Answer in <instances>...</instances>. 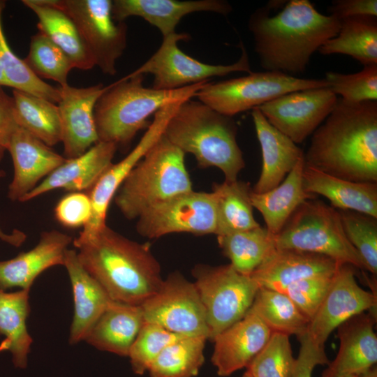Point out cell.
Returning a JSON list of instances; mask_svg holds the SVG:
<instances>
[{
  "label": "cell",
  "mask_w": 377,
  "mask_h": 377,
  "mask_svg": "<svg viewBox=\"0 0 377 377\" xmlns=\"http://www.w3.org/2000/svg\"><path fill=\"white\" fill-rule=\"evenodd\" d=\"M304 165L349 181L377 183V101L338 98L313 133Z\"/></svg>",
  "instance_id": "cell-1"
},
{
  "label": "cell",
  "mask_w": 377,
  "mask_h": 377,
  "mask_svg": "<svg viewBox=\"0 0 377 377\" xmlns=\"http://www.w3.org/2000/svg\"><path fill=\"white\" fill-rule=\"evenodd\" d=\"M269 9L258 8L248 24L260 66L267 71L304 73L313 54L340 28V20L319 13L309 0L289 1L274 16Z\"/></svg>",
  "instance_id": "cell-2"
},
{
  "label": "cell",
  "mask_w": 377,
  "mask_h": 377,
  "mask_svg": "<svg viewBox=\"0 0 377 377\" xmlns=\"http://www.w3.org/2000/svg\"><path fill=\"white\" fill-rule=\"evenodd\" d=\"M73 244L82 266L113 301L140 306L163 281L148 244L129 239L107 225Z\"/></svg>",
  "instance_id": "cell-3"
},
{
  "label": "cell",
  "mask_w": 377,
  "mask_h": 377,
  "mask_svg": "<svg viewBox=\"0 0 377 377\" xmlns=\"http://www.w3.org/2000/svg\"><path fill=\"white\" fill-rule=\"evenodd\" d=\"M237 133L232 117L188 99L179 104L163 135L184 154L193 155L200 167L217 168L226 181L233 182L245 166Z\"/></svg>",
  "instance_id": "cell-4"
},
{
  "label": "cell",
  "mask_w": 377,
  "mask_h": 377,
  "mask_svg": "<svg viewBox=\"0 0 377 377\" xmlns=\"http://www.w3.org/2000/svg\"><path fill=\"white\" fill-rule=\"evenodd\" d=\"M144 75L126 77L107 86L94 108L98 141L126 146L149 117L165 105L195 97L209 81L175 90H158L143 85Z\"/></svg>",
  "instance_id": "cell-5"
},
{
  "label": "cell",
  "mask_w": 377,
  "mask_h": 377,
  "mask_svg": "<svg viewBox=\"0 0 377 377\" xmlns=\"http://www.w3.org/2000/svg\"><path fill=\"white\" fill-rule=\"evenodd\" d=\"M185 154L163 134L128 174L114 201L127 219L169 198L193 191Z\"/></svg>",
  "instance_id": "cell-6"
},
{
  "label": "cell",
  "mask_w": 377,
  "mask_h": 377,
  "mask_svg": "<svg viewBox=\"0 0 377 377\" xmlns=\"http://www.w3.org/2000/svg\"><path fill=\"white\" fill-rule=\"evenodd\" d=\"M274 242L276 249L320 254L340 264L366 269L345 235L339 211L320 200L309 199L300 205Z\"/></svg>",
  "instance_id": "cell-7"
},
{
  "label": "cell",
  "mask_w": 377,
  "mask_h": 377,
  "mask_svg": "<svg viewBox=\"0 0 377 377\" xmlns=\"http://www.w3.org/2000/svg\"><path fill=\"white\" fill-rule=\"evenodd\" d=\"M323 87H329L325 79H304L265 71L218 82L209 81L195 97L216 111L232 117L293 91Z\"/></svg>",
  "instance_id": "cell-8"
},
{
  "label": "cell",
  "mask_w": 377,
  "mask_h": 377,
  "mask_svg": "<svg viewBox=\"0 0 377 377\" xmlns=\"http://www.w3.org/2000/svg\"><path fill=\"white\" fill-rule=\"evenodd\" d=\"M192 274L205 309L209 339L212 341L246 315L259 286L250 276L239 273L230 264L198 265Z\"/></svg>",
  "instance_id": "cell-9"
},
{
  "label": "cell",
  "mask_w": 377,
  "mask_h": 377,
  "mask_svg": "<svg viewBox=\"0 0 377 377\" xmlns=\"http://www.w3.org/2000/svg\"><path fill=\"white\" fill-rule=\"evenodd\" d=\"M189 38L186 33H175L163 38L157 51L139 68L126 76L151 74L154 77L152 88L175 90L209 81L213 77L225 76L235 72H252L242 42L239 43L242 55L236 62L228 65H214L202 63L179 48L178 42L187 40Z\"/></svg>",
  "instance_id": "cell-10"
},
{
  "label": "cell",
  "mask_w": 377,
  "mask_h": 377,
  "mask_svg": "<svg viewBox=\"0 0 377 377\" xmlns=\"http://www.w3.org/2000/svg\"><path fill=\"white\" fill-rule=\"evenodd\" d=\"M75 22L81 37L100 70L117 73V61L127 45V25L115 22L111 0H54Z\"/></svg>",
  "instance_id": "cell-11"
},
{
  "label": "cell",
  "mask_w": 377,
  "mask_h": 377,
  "mask_svg": "<svg viewBox=\"0 0 377 377\" xmlns=\"http://www.w3.org/2000/svg\"><path fill=\"white\" fill-rule=\"evenodd\" d=\"M140 307L146 322L182 336L209 339L205 312L196 287L179 272L171 273Z\"/></svg>",
  "instance_id": "cell-12"
},
{
  "label": "cell",
  "mask_w": 377,
  "mask_h": 377,
  "mask_svg": "<svg viewBox=\"0 0 377 377\" xmlns=\"http://www.w3.org/2000/svg\"><path fill=\"white\" fill-rule=\"evenodd\" d=\"M216 229L214 194L193 190L152 206L138 218L136 223L138 233L149 239L177 232L215 234Z\"/></svg>",
  "instance_id": "cell-13"
},
{
  "label": "cell",
  "mask_w": 377,
  "mask_h": 377,
  "mask_svg": "<svg viewBox=\"0 0 377 377\" xmlns=\"http://www.w3.org/2000/svg\"><path fill=\"white\" fill-rule=\"evenodd\" d=\"M338 98L329 87L293 91L260 105L267 121L295 144L313 134Z\"/></svg>",
  "instance_id": "cell-14"
},
{
  "label": "cell",
  "mask_w": 377,
  "mask_h": 377,
  "mask_svg": "<svg viewBox=\"0 0 377 377\" xmlns=\"http://www.w3.org/2000/svg\"><path fill=\"white\" fill-rule=\"evenodd\" d=\"M353 266L341 264L334 274L329 290L310 320L306 334L318 346L341 324L360 313L376 315V295L357 283Z\"/></svg>",
  "instance_id": "cell-15"
},
{
  "label": "cell",
  "mask_w": 377,
  "mask_h": 377,
  "mask_svg": "<svg viewBox=\"0 0 377 377\" xmlns=\"http://www.w3.org/2000/svg\"><path fill=\"white\" fill-rule=\"evenodd\" d=\"M179 103H170L154 114V119L136 146L120 161L112 163L91 188V203L89 221L77 238L92 237L106 226L108 207L124 180L162 135L165 126Z\"/></svg>",
  "instance_id": "cell-16"
},
{
  "label": "cell",
  "mask_w": 377,
  "mask_h": 377,
  "mask_svg": "<svg viewBox=\"0 0 377 377\" xmlns=\"http://www.w3.org/2000/svg\"><path fill=\"white\" fill-rule=\"evenodd\" d=\"M64 156L66 159L83 154L98 142L94 108L107 89L102 84L75 87L66 84L59 87Z\"/></svg>",
  "instance_id": "cell-17"
},
{
  "label": "cell",
  "mask_w": 377,
  "mask_h": 377,
  "mask_svg": "<svg viewBox=\"0 0 377 377\" xmlns=\"http://www.w3.org/2000/svg\"><path fill=\"white\" fill-rule=\"evenodd\" d=\"M6 150L13 165V176L7 193L12 201L20 202L66 161L64 156L20 126L13 132Z\"/></svg>",
  "instance_id": "cell-18"
},
{
  "label": "cell",
  "mask_w": 377,
  "mask_h": 377,
  "mask_svg": "<svg viewBox=\"0 0 377 377\" xmlns=\"http://www.w3.org/2000/svg\"><path fill=\"white\" fill-rule=\"evenodd\" d=\"M376 315L367 311L353 316L337 329L339 348L321 377L357 376L377 362Z\"/></svg>",
  "instance_id": "cell-19"
},
{
  "label": "cell",
  "mask_w": 377,
  "mask_h": 377,
  "mask_svg": "<svg viewBox=\"0 0 377 377\" xmlns=\"http://www.w3.org/2000/svg\"><path fill=\"white\" fill-rule=\"evenodd\" d=\"M341 265L320 254L274 248L250 276L259 288L283 292L300 280L332 276Z\"/></svg>",
  "instance_id": "cell-20"
},
{
  "label": "cell",
  "mask_w": 377,
  "mask_h": 377,
  "mask_svg": "<svg viewBox=\"0 0 377 377\" xmlns=\"http://www.w3.org/2000/svg\"><path fill=\"white\" fill-rule=\"evenodd\" d=\"M269 328L250 309L214 339V348L212 362L217 374L222 377L246 368L253 358L268 341Z\"/></svg>",
  "instance_id": "cell-21"
},
{
  "label": "cell",
  "mask_w": 377,
  "mask_h": 377,
  "mask_svg": "<svg viewBox=\"0 0 377 377\" xmlns=\"http://www.w3.org/2000/svg\"><path fill=\"white\" fill-rule=\"evenodd\" d=\"M232 10L223 0H114L112 3L115 22H124L131 16L142 17L156 27L163 38L175 34L180 20L191 13L212 12L226 16Z\"/></svg>",
  "instance_id": "cell-22"
},
{
  "label": "cell",
  "mask_w": 377,
  "mask_h": 377,
  "mask_svg": "<svg viewBox=\"0 0 377 377\" xmlns=\"http://www.w3.org/2000/svg\"><path fill=\"white\" fill-rule=\"evenodd\" d=\"M73 240L71 236L59 230L42 232L34 248L12 259L0 261V290H30L35 279L45 270L64 265L65 252Z\"/></svg>",
  "instance_id": "cell-23"
},
{
  "label": "cell",
  "mask_w": 377,
  "mask_h": 377,
  "mask_svg": "<svg viewBox=\"0 0 377 377\" xmlns=\"http://www.w3.org/2000/svg\"><path fill=\"white\" fill-rule=\"evenodd\" d=\"M117 146L98 141L83 154L66 159L52 172L25 195L20 202L29 201L56 189L82 192L91 188L112 164Z\"/></svg>",
  "instance_id": "cell-24"
},
{
  "label": "cell",
  "mask_w": 377,
  "mask_h": 377,
  "mask_svg": "<svg viewBox=\"0 0 377 377\" xmlns=\"http://www.w3.org/2000/svg\"><path fill=\"white\" fill-rule=\"evenodd\" d=\"M251 117L262 154L260 175L252 191L263 193L279 185L304 154L297 144L272 126L258 108L252 109Z\"/></svg>",
  "instance_id": "cell-25"
},
{
  "label": "cell",
  "mask_w": 377,
  "mask_h": 377,
  "mask_svg": "<svg viewBox=\"0 0 377 377\" xmlns=\"http://www.w3.org/2000/svg\"><path fill=\"white\" fill-rule=\"evenodd\" d=\"M64 266L72 286L74 313L70 327L69 343L75 344L85 340L112 300L82 266L76 250L68 249L66 251Z\"/></svg>",
  "instance_id": "cell-26"
},
{
  "label": "cell",
  "mask_w": 377,
  "mask_h": 377,
  "mask_svg": "<svg viewBox=\"0 0 377 377\" xmlns=\"http://www.w3.org/2000/svg\"><path fill=\"white\" fill-rule=\"evenodd\" d=\"M303 186L311 195H320L332 207L377 219V183L355 182L337 177L304 165Z\"/></svg>",
  "instance_id": "cell-27"
},
{
  "label": "cell",
  "mask_w": 377,
  "mask_h": 377,
  "mask_svg": "<svg viewBox=\"0 0 377 377\" xmlns=\"http://www.w3.org/2000/svg\"><path fill=\"white\" fill-rule=\"evenodd\" d=\"M22 2L37 17L38 31L65 53L73 68L87 71L96 66L75 22L54 4V0H23Z\"/></svg>",
  "instance_id": "cell-28"
},
{
  "label": "cell",
  "mask_w": 377,
  "mask_h": 377,
  "mask_svg": "<svg viewBox=\"0 0 377 377\" xmlns=\"http://www.w3.org/2000/svg\"><path fill=\"white\" fill-rule=\"evenodd\" d=\"M144 321L140 306L111 300L85 341L98 350L128 356Z\"/></svg>",
  "instance_id": "cell-29"
},
{
  "label": "cell",
  "mask_w": 377,
  "mask_h": 377,
  "mask_svg": "<svg viewBox=\"0 0 377 377\" xmlns=\"http://www.w3.org/2000/svg\"><path fill=\"white\" fill-rule=\"evenodd\" d=\"M304 155L274 188L263 193L252 190L250 198L253 207L262 214L266 229L273 236L278 234L296 209L304 202L314 199L303 186Z\"/></svg>",
  "instance_id": "cell-30"
},
{
  "label": "cell",
  "mask_w": 377,
  "mask_h": 377,
  "mask_svg": "<svg viewBox=\"0 0 377 377\" xmlns=\"http://www.w3.org/2000/svg\"><path fill=\"white\" fill-rule=\"evenodd\" d=\"M29 292L28 289L11 293L0 290V335L5 337L13 362L20 369L27 367L33 342L27 327Z\"/></svg>",
  "instance_id": "cell-31"
},
{
  "label": "cell",
  "mask_w": 377,
  "mask_h": 377,
  "mask_svg": "<svg viewBox=\"0 0 377 377\" xmlns=\"http://www.w3.org/2000/svg\"><path fill=\"white\" fill-rule=\"evenodd\" d=\"M318 51L324 55H348L364 66L377 64L376 17L363 16L340 20L337 34Z\"/></svg>",
  "instance_id": "cell-32"
},
{
  "label": "cell",
  "mask_w": 377,
  "mask_h": 377,
  "mask_svg": "<svg viewBox=\"0 0 377 377\" xmlns=\"http://www.w3.org/2000/svg\"><path fill=\"white\" fill-rule=\"evenodd\" d=\"M249 183L235 180L215 183L216 229L215 235H223L251 230L260 226L253 212Z\"/></svg>",
  "instance_id": "cell-33"
},
{
  "label": "cell",
  "mask_w": 377,
  "mask_h": 377,
  "mask_svg": "<svg viewBox=\"0 0 377 377\" xmlns=\"http://www.w3.org/2000/svg\"><path fill=\"white\" fill-rule=\"evenodd\" d=\"M12 96L18 126L50 147L61 142L60 114L54 103L15 89Z\"/></svg>",
  "instance_id": "cell-34"
},
{
  "label": "cell",
  "mask_w": 377,
  "mask_h": 377,
  "mask_svg": "<svg viewBox=\"0 0 377 377\" xmlns=\"http://www.w3.org/2000/svg\"><path fill=\"white\" fill-rule=\"evenodd\" d=\"M274 237L260 226L218 235L217 242L231 266L239 273L250 276L275 248Z\"/></svg>",
  "instance_id": "cell-35"
},
{
  "label": "cell",
  "mask_w": 377,
  "mask_h": 377,
  "mask_svg": "<svg viewBox=\"0 0 377 377\" xmlns=\"http://www.w3.org/2000/svg\"><path fill=\"white\" fill-rule=\"evenodd\" d=\"M269 328L297 337L306 332L309 320L284 293L259 288L249 309Z\"/></svg>",
  "instance_id": "cell-36"
},
{
  "label": "cell",
  "mask_w": 377,
  "mask_h": 377,
  "mask_svg": "<svg viewBox=\"0 0 377 377\" xmlns=\"http://www.w3.org/2000/svg\"><path fill=\"white\" fill-rule=\"evenodd\" d=\"M207 337H182L159 353L148 371L150 377H194L204 363Z\"/></svg>",
  "instance_id": "cell-37"
},
{
  "label": "cell",
  "mask_w": 377,
  "mask_h": 377,
  "mask_svg": "<svg viewBox=\"0 0 377 377\" xmlns=\"http://www.w3.org/2000/svg\"><path fill=\"white\" fill-rule=\"evenodd\" d=\"M24 60L38 77L52 80L59 87L68 84V73L74 68L65 53L39 31L31 38Z\"/></svg>",
  "instance_id": "cell-38"
},
{
  "label": "cell",
  "mask_w": 377,
  "mask_h": 377,
  "mask_svg": "<svg viewBox=\"0 0 377 377\" xmlns=\"http://www.w3.org/2000/svg\"><path fill=\"white\" fill-rule=\"evenodd\" d=\"M295 360L289 336L272 332L267 343L246 367V371L253 377H291Z\"/></svg>",
  "instance_id": "cell-39"
},
{
  "label": "cell",
  "mask_w": 377,
  "mask_h": 377,
  "mask_svg": "<svg viewBox=\"0 0 377 377\" xmlns=\"http://www.w3.org/2000/svg\"><path fill=\"white\" fill-rule=\"evenodd\" d=\"M345 235L362 260L366 270L377 274V219L350 211L339 210Z\"/></svg>",
  "instance_id": "cell-40"
},
{
  "label": "cell",
  "mask_w": 377,
  "mask_h": 377,
  "mask_svg": "<svg viewBox=\"0 0 377 377\" xmlns=\"http://www.w3.org/2000/svg\"><path fill=\"white\" fill-rule=\"evenodd\" d=\"M182 337L185 336L171 332L156 323L144 321L128 354L133 371L138 375L148 371L164 348Z\"/></svg>",
  "instance_id": "cell-41"
},
{
  "label": "cell",
  "mask_w": 377,
  "mask_h": 377,
  "mask_svg": "<svg viewBox=\"0 0 377 377\" xmlns=\"http://www.w3.org/2000/svg\"><path fill=\"white\" fill-rule=\"evenodd\" d=\"M325 80L329 88L349 103L377 101V64L364 66L358 73L343 74L329 71Z\"/></svg>",
  "instance_id": "cell-42"
},
{
  "label": "cell",
  "mask_w": 377,
  "mask_h": 377,
  "mask_svg": "<svg viewBox=\"0 0 377 377\" xmlns=\"http://www.w3.org/2000/svg\"><path fill=\"white\" fill-rule=\"evenodd\" d=\"M333 275L300 280L288 286L283 292L310 321L326 295Z\"/></svg>",
  "instance_id": "cell-43"
},
{
  "label": "cell",
  "mask_w": 377,
  "mask_h": 377,
  "mask_svg": "<svg viewBox=\"0 0 377 377\" xmlns=\"http://www.w3.org/2000/svg\"><path fill=\"white\" fill-rule=\"evenodd\" d=\"M54 217L68 228L84 227L91 214L89 195L82 192H70L59 200L54 209Z\"/></svg>",
  "instance_id": "cell-44"
},
{
  "label": "cell",
  "mask_w": 377,
  "mask_h": 377,
  "mask_svg": "<svg viewBox=\"0 0 377 377\" xmlns=\"http://www.w3.org/2000/svg\"><path fill=\"white\" fill-rule=\"evenodd\" d=\"M297 339L300 348L291 377H312L316 366L327 365L330 362L325 347L313 343L306 332Z\"/></svg>",
  "instance_id": "cell-45"
},
{
  "label": "cell",
  "mask_w": 377,
  "mask_h": 377,
  "mask_svg": "<svg viewBox=\"0 0 377 377\" xmlns=\"http://www.w3.org/2000/svg\"><path fill=\"white\" fill-rule=\"evenodd\" d=\"M330 15L339 20L355 17L377 16L376 0H336L328 8Z\"/></svg>",
  "instance_id": "cell-46"
},
{
  "label": "cell",
  "mask_w": 377,
  "mask_h": 377,
  "mask_svg": "<svg viewBox=\"0 0 377 377\" xmlns=\"http://www.w3.org/2000/svg\"><path fill=\"white\" fill-rule=\"evenodd\" d=\"M17 126L13 96H8L0 87V147L7 149Z\"/></svg>",
  "instance_id": "cell-47"
},
{
  "label": "cell",
  "mask_w": 377,
  "mask_h": 377,
  "mask_svg": "<svg viewBox=\"0 0 377 377\" xmlns=\"http://www.w3.org/2000/svg\"><path fill=\"white\" fill-rule=\"evenodd\" d=\"M27 235L17 229L10 233H6L0 227V239L15 247L20 246L26 240Z\"/></svg>",
  "instance_id": "cell-48"
},
{
  "label": "cell",
  "mask_w": 377,
  "mask_h": 377,
  "mask_svg": "<svg viewBox=\"0 0 377 377\" xmlns=\"http://www.w3.org/2000/svg\"><path fill=\"white\" fill-rule=\"evenodd\" d=\"M5 7V1H0V87H7L6 80L5 77L3 68V61H2V52H1V41L3 38L5 36L3 27V21L2 15L3 10Z\"/></svg>",
  "instance_id": "cell-49"
},
{
  "label": "cell",
  "mask_w": 377,
  "mask_h": 377,
  "mask_svg": "<svg viewBox=\"0 0 377 377\" xmlns=\"http://www.w3.org/2000/svg\"><path fill=\"white\" fill-rule=\"evenodd\" d=\"M355 377H377V367L375 365Z\"/></svg>",
  "instance_id": "cell-50"
},
{
  "label": "cell",
  "mask_w": 377,
  "mask_h": 377,
  "mask_svg": "<svg viewBox=\"0 0 377 377\" xmlns=\"http://www.w3.org/2000/svg\"><path fill=\"white\" fill-rule=\"evenodd\" d=\"M5 151L6 149L3 147H0V162L1 161L3 157ZM4 176H5L4 170L0 169V178L3 177Z\"/></svg>",
  "instance_id": "cell-51"
},
{
  "label": "cell",
  "mask_w": 377,
  "mask_h": 377,
  "mask_svg": "<svg viewBox=\"0 0 377 377\" xmlns=\"http://www.w3.org/2000/svg\"><path fill=\"white\" fill-rule=\"evenodd\" d=\"M242 377H253V376H251L248 372L246 371Z\"/></svg>",
  "instance_id": "cell-52"
},
{
  "label": "cell",
  "mask_w": 377,
  "mask_h": 377,
  "mask_svg": "<svg viewBox=\"0 0 377 377\" xmlns=\"http://www.w3.org/2000/svg\"><path fill=\"white\" fill-rule=\"evenodd\" d=\"M346 377H354V376H346Z\"/></svg>",
  "instance_id": "cell-53"
}]
</instances>
